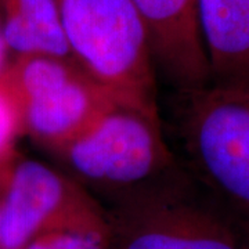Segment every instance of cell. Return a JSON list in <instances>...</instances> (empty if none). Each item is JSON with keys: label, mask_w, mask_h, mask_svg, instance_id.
<instances>
[{"label": "cell", "mask_w": 249, "mask_h": 249, "mask_svg": "<svg viewBox=\"0 0 249 249\" xmlns=\"http://www.w3.org/2000/svg\"><path fill=\"white\" fill-rule=\"evenodd\" d=\"M173 124L183 169L219 213L249 238V91L213 85L176 91Z\"/></svg>", "instance_id": "obj_1"}, {"label": "cell", "mask_w": 249, "mask_h": 249, "mask_svg": "<svg viewBox=\"0 0 249 249\" xmlns=\"http://www.w3.org/2000/svg\"><path fill=\"white\" fill-rule=\"evenodd\" d=\"M108 249H242L244 237L183 169L108 199Z\"/></svg>", "instance_id": "obj_2"}, {"label": "cell", "mask_w": 249, "mask_h": 249, "mask_svg": "<svg viewBox=\"0 0 249 249\" xmlns=\"http://www.w3.org/2000/svg\"><path fill=\"white\" fill-rule=\"evenodd\" d=\"M71 57L119 101L160 118L157 70L130 0H55Z\"/></svg>", "instance_id": "obj_3"}, {"label": "cell", "mask_w": 249, "mask_h": 249, "mask_svg": "<svg viewBox=\"0 0 249 249\" xmlns=\"http://www.w3.org/2000/svg\"><path fill=\"white\" fill-rule=\"evenodd\" d=\"M52 155L58 169L106 201L180 166L163 137L160 118L124 103Z\"/></svg>", "instance_id": "obj_4"}, {"label": "cell", "mask_w": 249, "mask_h": 249, "mask_svg": "<svg viewBox=\"0 0 249 249\" xmlns=\"http://www.w3.org/2000/svg\"><path fill=\"white\" fill-rule=\"evenodd\" d=\"M0 79L17 106L21 133L49 154L78 139L122 103L73 58L17 55Z\"/></svg>", "instance_id": "obj_5"}, {"label": "cell", "mask_w": 249, "mask_h": 249, "mask_svg": "<svg viewBox=\"0 0 249 249\" xmlns=\"http://www.w3.org/2000/svg\"><path fill=\"white\" fill-rule=\"evenodd\" d=\"M0 184V249H22L36 237L57 231L108 242L104 205L61 169L17 157Z\"/></svg>", "instance_id": "obj_6"}, {"label": "cell", "mask_w": 249, "mask_h": 249, "mask_svg": "<svg viewBox=\"0 0 249 249\" xmlns=\"http://www.w3.org/2000/svg\"><path fill=\"white\" fill-rule=\"evenodd\" d=\"M148 36L155 70L176 91L206 88L211 67L199 28L198 0H130Z\"/></svg>", "instance_id": "obj_7"}, {"label": "cell", "mask_w": 249, "mask_h": 249, "mask_svg": "<svg viewBox=\"0 0 249 249\" xmlns=\"http://www.w3.org/2000/svg\"><path fill=\"white\" fill-rule=\"evenodd\" d=\"M213 86L249 91V0H198Z\"/></svg>", "instance_id": "obj_8"}, {"label": "cell", "mask_w": 249, "mask_h": 249, "mask_svg": "<svg viewBox=\"0 0 249 249\" xmlns=\"http://www.w3.org/2000/svg\"><path fill=\"white\" fill-rule=\"evenodd\" d=\"M0 21L9 52L72 58L55 0H0Z\"/></svg>", "instance_id": "obj_9"}, {"label": "cell", "mask_w": 249, "mask_h": 249, "mask_svg": "<svg viewBox=\"0 0 249 249\" xmlns=\"http://www.w3.org/2000/svg\"><path fill=\"white\" fill-rule=\"evenodd\" d=\"M21 133V124L17 106L9 89L0 79V176L16 160L14 144Z\"/></svg>", "instance_id": "obj_10"}, {"label": "cell", "mask_w": 249, "mask_h": 249, "mask_svg": "<svg viewBox=\"0 0 249 249\" xmlns=\"http://www.w3.org/2000/svg\"><path fill=\"white\" fill-rule=\"evenodd\" d=\"M22 249H108L107 241L82 234L57 231L36 237Z\"/></svg>", "instance_id": "obj_11"}, {"label": "cell", "mask_w": 249, "mask_h": 249, "mask_svg": "<svg viewBox=\"0 0 249 249\" xmlns=\"http://www.w3.org/2000/svg\"><path fill=\"white\" fill-rule=\"evenodd\" d=\"M7 54H9V47L6 45L4 36H3V28H1V21H0V75L7 68Z\"/></svg>", "instance_id": "obj_12"}, {"label": "cell", "mask_w": 249, "mask_h": 249, "mask_svg": "<svg viewBox=\"0 0 249 249\" xmlns=\"http://www.w3.org/2000/svg\"><path fill=\"white\" fill-rule=\"evenodd\" d=\"M242 249H249V238L244 240V245H242Z\"/></svg>", "instance_id": "obj_13"}]
</instances>
